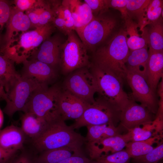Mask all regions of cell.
Returning <instances> with one entry per match:
<instances>
[{
	"instance_id": "obj_27",
	"label": "cell",
	"mask_w": 163,
	"mask_h": 163,
	"mask_svg": "<svg viewBox=\"0 0 163 163\" xmlns=\"http://www.w3.org/2000/svg\"><path fill=\"white\" fill-rule=\"evenodd\" d=\"M150 0H128L126 11L128 17L141 26L145 11Z\"/></svg>"
},
{
	"instance_id": "obj_7",
	"label": "cell",
	"mask_w": 163,
	"mask_h": 163,
	"mask_svg": "<svg viewBox=\"0 0 163 163\" xmlns=\"http://www.w3.org/2000/svg\"><path fill=\"white\" fill-rule=\"evenodd\" d=\"M67 35L61 46L59 63L61 73L66 76L77 69L89 67L91 64L88 50L74 30Z\"/></svg>"
},
{
	"instance_id": "obj_30",
	"label": "cell",
	"mask_w": 163,
	"mask_h": 163,
	"mask_svg": "<svg viewBox=\"0 0 163 163\" xmlns=\"http://www.w3.org/2000/svg\"><path fill=\"white\" fill-rule=\"evenodd\" d=\"M163 158V142L148 153L138 157L133 158V163H158Z\"/></svg>"
},
{
	"instance_id": "obj_15",
	"label": "cell",
	"mask_w": 163,
	"mask_h": 163,
	"mask_svg": "<svg viewBox=\"0 0 163 163\" xmlns=\"http://www.w3.org/2000/svg\"><path fill=\"white\" fill-rule=\"evenodd\" d=\"M130 141L127 133L85 144L90 158L94 160L102 155L108 154L110 152L112 154L123 150Z\"/></svg>"
},
{
	"instance_id": "obj_20",
	"label": "cell",
	"mask_w": 163,
	"mask_h": 163,
	"mask_svg": "<svg viewBox=\"0 0 163 163\" xmlns=\"http://www.w3.org/2000/svg\"><path fill=\"white\" fill-rule=\"evenodd\" d=\"M145 27L141 35L145 40L149 50L163 51V20L161 16L158 20Z\"/></svg>"
},
{
	"instance_id": "obj_6",
	"label": "cell",
	"mask_w": 163,
	"mask_h": 163,
	"mask_svg": "<svg viewBox=\"0 0 163 163\" xmlns=\"http://www.w3.org/2000/svg\"><path fill=\"white\" fill-rule=\"evenodd\" d=\"M56 28L52 23L23 32L17 45L11 46L2 54L14 62L22 63L28 59L32 52L51 36Z\"/></svg>"
},
{
	"instance_id": "obj_28",
	"label": "cell",
	"mask_w": 163,
	"mask_h": 163,
	"mask_svg": "<svg viewBox=\"0 0 163 163\" xmlns=\"http://www.w3.org/2000/svg\"><path fill=\"white\" fill-rule=\"evenodd\" d=\"M163 1L150 0L146 8L139 30L141 31L147 25L163 17Z\"/></svg>"
},
{
	"instance_id": "obj_2",
	"label": "cell",
	"mask_w": 163,
	"mask_h": 163,
	"mask_svg": "<svg viewBox=\"0 0 163 163\" xmlns=\"http://www.w3.org/2000/svg\"><path fill=\"white\" fill-rule=\"evenodd\" d=\"M33 144L40 152L62 148L82 150L86 139L67 126L61 118L49 122L44 132L33 140Z\"/></svg>"
},
{
	"instance_id": "obj_35",
	"label": "cell",
	"mask_w": 163,
	"mask_h": 163,
	"mask_svg": "<svg viewBox=\"0 0 163 163\" xmlns=\"http://www.w3.org/2000/svg\"><path fill=\"white\" fill-rule=\"evenodd\" d=\"M11 5L8 1L0 0V31L8 20L11 7ZM1 45L0 37V51Z\"/></svg>"
},
{
	"instance_id": "obj_22",
	"label": "cell",
	"mask_w": 163,
	"mask_h": 163,
	"mask_svg": "<svg viewBox=\"0 0 163 163\" xmlns=\"http://www.w3.org/2000/svg\"><path fill=\"white\" fill-rule=\"evenodd\" d=\"M149 57L147 46L130 50L125 63L127 71L140 74L146 79V66Z\"/></svg>"
},
{
	"instance_id": "obj_39",
	"label": "cell",
	"mask_w": 163,
	"mask_h": 163,
	"mask_svg": "<svg viewBox=\"0 0 163 163\" xmlns=\"http://www.w3.org/2000/svg\"><path fill=\"white\" fill-rule=\"evenodd\" d=\"M58 163H95V161L87 157L84 153L75 155Z\"/></svg>"
},
{
	"instance_id": "obj_18",
	"label": "cell",
	"mask_w": 163,
	"mask_h": 163,
	"mask_svg": "<svg viewBox=\"0 0 163 163\" xmlns=\"http://www.w3.org/2000/svg\"><path fill=\"white\" fill-rule=\"evenodd\" d=\"M149 52L146 80L152 91L156 93L159 81L163 76V51L149 50Z\"/></svg>"
},
{
	"instance_id": "obj_1",
	"label": "cell",
	"mask_w": 163,
	"mask_h": 163,
	"mask_svg": "<svg viewBox=\"0 0 163 163\" xmlns=\"http://www.w3.org/2000/svg\"><path fill=\"white\" fill-rule=\"evenodd\" d=\"M124 27L120 28L93 53L91 63L113 73L123 81L126 79L125 66L129 50Z\"/></svg>"
},
{
	"instance_id": "obj_14",
	"label": "cell",
	"mask_w": 163,
	"mask_h": 163,
	"mask_svg": "<svg viewBox=\"0 0 163 163\" xmlns=\"http://www.w3.org/2000/svg\"><path fill=\"white\" fill-rule=\"evenodd\" d=\"M21 76L33 79L47 85L58 77L57 68L37 60L29 59L22 63Z\"/></svg>"
},
{
	"instance_id": "obj_23",
	"label": "cell",
	"mask_w": 163,
	"mask_h": 163,
	"mask_svg": "<svg viewBox=\"0 0 163 163\" xmlns=\"http://www.w3.org/2000/svg\"><path fill=\"white\" fill-rule=\"evenodd\" d=\"M14 62L0 53V83L6 93L20 75L16 70Z\"/></svg>"
},
{
	"instance_id": "obj_26",
	"label": "cell",
	"mask_w": 163,
	"mask_h": 163,
	"mask_svg": "<svg viewBox=\"0 0 163 163\" xmlns=\"http://www.w3.org/2000/svg\"><path fill=\"white\" fill-rule=\"evenodd\" d=\"M123 20L124 28L127 36H129L127 37L126 43L130 50H138L147 46L145 39L139 33L138 24L128 17Z\"/></svg>"
},
{
	"instance_id": "obj_10",
	"label": "cell",
	"mask_w": 163,
	"mask_h": 163,
	"mask_svg": "<svg viewBox=\"0 0 163 163\" xmlns=\"http://www.w3.org/2000/svg\"><path fill=\"white\" fill-rule=\"evenodd\" d=\"M66 76L62 85L63 89L89 104L95 101L96 84L89 67L77 69Z\"/></svg>"
},
{
	"instance_id": "obj_33",
	"label": "cell",
	"mask_w": 163,
	"mask_h": 163,
	"mask_svg": "<svg viewBox=\"0 0 163 163\" xmlns=\"http://www.w3.org/2000/svg\"><path fill=\"white\" fill-rule=\"evenodd\" d=\"M130 141L137 142L146 140L155 136L154 133L140 126L134 128L129 131Z\"/></svg>"
},
{
	"instance_id": "obj_3",
	"label": "cell",
	"mask_w": 163,
	"mask_h": 163,
	"mask_svg": "<svg viewBox=\"0 0 163 163\" xmlns=\"http://www.w3.org/2000/svg\"><path fill=\"white\" fill-rule=\"evenodd\" d=\"M109 11L94 16L83 27L75 30L88 50L93 53L96 47L106 41L120 29V19L108 13Z\"/></svg>"
},
{
	"instance_id": "obj_31",
	"label": "cell",
	"mask_w": 163,
	"mask_h": 163,
	"mask_svg": "<svg viewBox=\"0 0 163 163\" xmlns=\"http://www.w3.org/2000/svg\"><path fill=\"white\" fill-rule=\"evenodd\" d=\"M131 158L125 150L110 154L102 155L94 160L95 163H129Z\"/></svg>"
},
{
	"instance_id": "obj_5",
	"label": "cell",
	"mask_w": 163,
	"mask_h": 163,
	"mask_svg": "<svg viewBox=\"0 0 163 163\" xmlns=\"http://www.w3.org/2000/svg\"><path fill=\"white\" fill-rule=\"evenodd\" d=\"M62 89V85L57 83L37 90L31 96L24 113L30 112L48 122L61 118L58 104Z\"/></svg>"
},
{
	"instance_id": "obj_8",
	"label": "cell",
	"mask_w": 163,
	"mask_h": 163,
	"mask_svg": "<svg viewBox=\"0 0 163 163\" xmlns=\"http://www.w3.org/2000/svg\"><path fill=\"white\" fill-rule=\"evenodd\" d=\"M121 111L98 97L90 104L82 116L71 125L74 129L89 126L107 124L117 126Z\"/></svg>"
},
{
	"instance_id": "obj_12",
	"label": "cell",
	"mask_w": 163,
	"mask_h": 163,
	"mask_svg": "<svg viewBox=\"0 0 163 163\" xmlns=\"http://www.w3.org/2000/svg\"><path fill=\"white\" fill-rule=\"evenodd\" d=\"M130 97L128 103L121 110L119 122L120 125L128 131L151 123L154 120L153 113L146 107Z\"/></svg>"
},
{
	"instance_id": "obj_38",
	"label": "cell",
	"mask_w": 163,
	"mask_h": 163,
	"mask_svg": "<svg viewBox=\"0 0 163 163\" xmlns=\"http://www.w3.org/2000/svg\"><path fill=\"white\" fill-rule=\"evenodd\" d=\"M36 157L27 152H23L19 155L16 154L9 163H36Z\"/></svg>"
},
{
	"instance_id": "obj_42",
	"label": "cell",
	"mask_w": 163,
	"mask_h": 163,
	"mask_svg": "<svg viewBox=\"0 0 163 163\" xmlns=\"http://www.w3.org/2000/svg\"><path fill=\"white\" fill-rule=\"evenodd\" d=\"M0 99L4 100L6 102L8 101L7 95L4 88L0 83Z\"/></svg>"
},
{
	"instance_id": "obj_34",
	"label": "cell",
	"mask_w": 163,
	"mask_h": 163,
	"mask_svg": "<svg viewBox=\"0 0 163 163\" xmlns=\"http://www.w3.org/2000/svg\"><path fill=\"white\" fill-rule=\"evenodd\" d=\"M90 7L94 16L109 11L108 0H84Z\"/></svg>"
},
{
	"instance_id": "obj_32",
	"label": "cell",
	"mask_w": 163,
	"mask_h": 163,
	"mask_svg": "<svg viewBox=\"0 0 163 163\" xmlns=\"http://www.w3.org/2000/svg\"><path fill=\"white\" fill-rule=\"evenodd\" d=\"M76 4L77 12L83 27L89 23L94 16L90 7L84 1L76 0Z\"/></svg>"
},
{
	"instance_id": "obj_13",
	"label": "cell",
	"mask_w": 163,
	"mask_h": 163,
	"mask_svg": "<svg viewBox=\"0 0 163 163\" xmlns=\"http://www.w3.org/2000/svg\"><path fill=\"white\" fill-rule=\"evenodd\" d=\"M63 43L59 34L51 36L32 52L29 59L37 60L57 68L59 66L60 49Z\"/></svg>"
},
{
	"instance_id": "obj_29",
	"label": "cell",
	"mask_w": 163,
	"mask_h": 163,
	"mask_svg": "<svg viewBox=\"0 0 163 163\" xmlns=\"http://www.w3.org/2000/svg\"><path fill=\"white\" fill-rule=\"evenodd\" d=\"M125 150L131 158H134L144 155L152 151L154 148L146 140L132 142L127 143Z\"/></svg>"
},
{
	"instance_id": "obj_21",
	"label": "cell",
	"mask_w": 163,
	"mask_h": 163,
	"mask_svg": "<svg viewBox=\"0 0 163 163\" xmlns=\"http://www.w3.org/2000/svg\"><path fill=\"white\" fill-rule=\"evenodd\" d=\"M21 122L22 131L33 140L44 132L49 123L29 112L24 113L21 117Z\"/></svg>"
},
{
	"instance_id": "obj_9",
	"label": "cell",
	"mask_w": 163,
	"mask_h": 163,
	"mask_svg": "<svg viewBox=\"0 0 163 163\" xmlns=\"http://www.w3.org/2000/svg\"><path fill=\"white\" fill-rule=\"evenodd\" d=\"M48 85L35 80L21 76L16 80L8 92V101L3 109L8 116H12L16 112H25L27 105L32 94L37 90L46 88Z\"/></svg>"
},
{
	"instance_id": "obj_24",
	"label": "cell",
	"mask_w": 163,
	"mask_h": 163,
	"mask_svg": "<svg viewBox=\"0 0 163 163\" xmlns=\"http://www.w3.org/2000/svg\"><path fill=\"white\" fill-rule=\"evenodd\" d=\"M36 158V163H58L73 156L83 153L82 150L62 148L41 152Z\"/></svg>"
},
{
	"instance_id": "obj_36",
	"label": "cell",
	"mask_w": 163,
	"mask_h": 163,
	"mask_svg": "<svg viewBox=\"0 0 163 163\" xmlns=\"http://www.w3.org/2000/svg\"><path fill=\"white\" fill-rule=\"evenodd\" d=\"M53 18L54 12L50 1H46L43 9L39 15V27L52 23Z\"/></svg>"
},
{
	"instance_id": "obj_37",
	"label": "cell",
	"mask_w": 163,
	"mask_h": 163,
	"mask_svg": "<svg viewBox=\"0 0 163 163\" xmlns=\"http://www.w3.org/2000/svg\"><path fill=\"white\" fill-rule=\"evenodd\" d=\"M128 0H108L109 8H112L118 11L121 17L123 20L128 17L126 5Z\"/></svg>"
},
{
	"instance_id": "obj_43",
	"label": "cell",
	"mask_w": 163,
	"mask_h": 163,
	"mask_svg": "<svg viewBox=\"0 0 163 163\" xmlns=\"http://www.w3.org/2000/svg\"><path fill=\"white\" fill-rule=\"evenodd\" d=\"M4 121V116L2 111L0 107V129L2 127Z\"/></svg>"
},
{
	"instance_id": "obj_16",
	"label": "cell",
	"mask_w": 163,
	"mask_h": 163,
	"mask_svg": "<svg viewBox=\"0 0 163 163\" xmlns=\"http://www.w3.org/2000/svg\"><path fill=\"white\" fill-rule=\"evenodd\" d=\"M31 27L27 15L24 12L11 6L10 15L6 24V30L1 44L0 53L8 49L13 42L15 33L27 31Z\"/></svg>"
},
{
	"instance_id": "obj_17",
	"label": "cell",
	"mask_w": 163,
	"mask_h": 163,
	"mask_svg": "<svg viewBox=\"0 0 163 163\" xmlns=\"http://www.w3.org/2000/svg\"><path fill=\"white\" fill-rule=\"evenodd\" d=\"M90 104L62 88L59 97L58 107L62 119L76 120L82 115Z\"/></svg>"
},
{
	"instance_id": "obj_11",
	"label": "cell",
	"mask_w": 163,
	"mask_h": 163,
	"mask_svg": "<svg viewBox=\"0 0 163 163\" xmlns=\"http://www.w3.org/2000/svg\"><path fill=\"white\" fill-rule=\"evenodd\" d=\"M126 80L132 91L130 97L136 102L140 103L153 114H156L158 102L156 93L152 91L145 78L140 74L127 71Z\"/></svg>"
},
{
	"instance_id": "obj_44",
	"label": "cell",
	"mask_w": 163,
	"mask_h": 163,
	"mask_svg": "<svg viewBox=\"0 0 163 163\" xmlns=\"http://www.w3.org/2000/svg\"><path fill=\"white\" fill-rule=\"evenodd\" d=\"M13 158L8 160L0 161V163H9L12 160V159H13Z\"/></svg>"
},
{
	"instance_id": "obj_25",
	"label": "cell",
	"mask_w": 163,
	"mask_h": 163,
	"mask_svg": "<svg viewBox=\"0 0 163 163\" xmlns=\"http://www.w3.org/2000/svg\"><path fill=\"white\" fill-rule=\"evenodd\" d=\"M120 126L117 127L107 124L87 126V133L85 137L86 143L95 142L121 134Z\"/></svg>"
},
{
	"instance_id": "obj_19",
	"label": "cell",
	"mask_w": 163,
	"mask_h": 163,
	"mask_svg": "<svg viewBox=\"0 0 163 163\" xmlns=\"http://www.w3.org/2000/svg\"><path fill=\"white\" fill-rule=\"evenodd\" d=\"M26 137L21 127L8 126L0 130V147L18 151L23 148Z\"/></svg>"
},
{
	"instance_id": "obj_40",
	"label": "cell",
	"mask_w": 163,
	"mask_h": 163,
	"mask_svg": "<svg viewBox=\"0 0 163 163\" xmlns=\"http://www.w3.org/2000/svg\"><path fill=\"white\" fill-rule=\"evenodd\" d=\"M36 1V0H15L12 2L17 9L24 12L32 8Z\"/></svg>"
},
{
	"instance_id": "obj_4",
	"label": "cell",
	"mask_w": 163,
	"mask_h": 163,
	"mask_svg": "<svg viewBox=\"0 0 163 163\" xmlns=\"http://www.w3.org/2000/svg\"><path fill=\"white\" fill-rule=\"evenodd\" d=\"M89 69L96 82L99 97L121 111L130 98L123 90V81L110 71L92 63Z\"/></svg>"
},
{
	"instance_id": "obj_41",
	"label": "cell",
	"mask_w": 163,
	"mask_h": 163,
	"mask_svg": "<svg viewBox=\"0 0 163 163\" xmlns=\"http://www.w3.org/2000/svg\"><path fill=\"white\" fill-rule=\"evenodd\" d=\"M17 152L15 150L5 149L0 147V161L12 159L17 154Z\"/></svg>"
}]
</instances>
